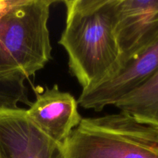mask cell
<instances>
[{
    "label": "cell",
    "instance_id": "obj_1",
    "mask_svg": "<svg viewBox=\"0 0 158 158\" xmlns=\"http://www.w3.org/2000/svg\"><path fill=\"white\" fill-rule=\"evenodd\" d=\"M66 26L59 44L83 90L110 78L120 67L115 26L117 0H65Z\"/></svg>",
    "mask_w": 158,
    "mask_h": 158
},
{
    "label": "cell",
    "instance_id": "obj_2",
    "mask_svg": "<svg viewBox=\"0 0 158 158\" xmlns=\"http://www.w3.org/2000/svg\"><path fill=\"white\" fill-rule=\"evenodd\" d=\"M55 0H12L0 18V71L28 79L52 59L48 21Z\"/></svg>",
    "mask_w": 158,
    "mask_h": 158
},
{
    "label": "cell",
    "instance_id": "obj_3",
    "mask_svg": "<svg viewBox=\"0 0 158 158\" xmlns=\"http://www.w3.org/2000/svg\"><path fill=\"white\" fill-rule=\"evenodd\" d=\"M63 151L65 158H158V128L123 112L82 118Z\"/></svg>",
    "mask_w": 158,
    "mask_h": 158
},
{
    "label": "cell",
    "instance_id": "obj_4",
    "mask_svg": "<svg viewBox=\"0 0 158 158\" xmlns=\"http://www.w3.org/2000/svg\"><path fill=\"white\" fill-rule=\"evenodd\" d=\"M0 158H65L63 145L40 131L26 109L0 107Z\"/></svg>",
    "mask_w": 158,
    "mask_h": 158
},
{
    "label": "cell",
    "instance_id": "obj_5",
    "mask_svg": "<svg viewBox=\"0 0 158 158\" xmlns=\"http://www.w3.org/2000/svg\"><path fill=\"white\" fill-rule=\"evenodd\" d=\"M115 32L119 71L158 40V0H117Z\"/></svg>",
    "mask_w": 158,
    "mask_h": 158
},
{
    "label": "cell",
    "instance_id": "obj_6",
    "mask_svg": "<svg viewBox=\"0 0 158 158\" xmlns=\"http://www.w3.org/2000/svg\"><path fill=\"white\" fill-rule=\"evenodd\" d=\"M158 71V40L144 52L128 62L122 69L100 84L82 90L78 104L100 112L115 104L138 88Z\"/></svg>",
    "mask_w": 158,
    "mask_h": 158
},
{
    "label": "cell",
    "instance_id": "obj_7",
    "mask_svg": "<svg viewBox=\"0 0 158 158\" xmlns=\"http://www.w3.org/2000/svg\"><path fill=\"white\" fill-rule=\"evenodd\" d=\"M35 89V100L26 110L31 121L54 141L63 145L82 120L78 102L57 84L52 88Z\"/></svg>",
    "mask_w": 158,
    "mask_h": 158
},
{
    "label": "cell",
    "instance_id": "obj_8",
    "mask_svg": "<svg viewBox=\"0 0 158 158\" xmlns=\"http://www.w3.org/2000/svg\"><path fill=\"white\" fill-rule=\"evenodd\" d=\"M114 106L120 112L158 128V71Z\"/></svg>",
    "mask_w": 158,
    "mask_h": 158
},
{
    "label": "cell",
    "instance_id": "obj_9",
    "mask_svg": "<svg viewBox=\"0 0 158 158\" xmlns=\"http://www.w3.org/2000/svg\"><path fill=\"white\" fill-rule=\"evenodd\" d=\"M25 79L0 71V107L17 108L19 103L30 106Z\"/></svg>",
    "mask_w": 158,
    "mask_h": 158
}]
</instances>
